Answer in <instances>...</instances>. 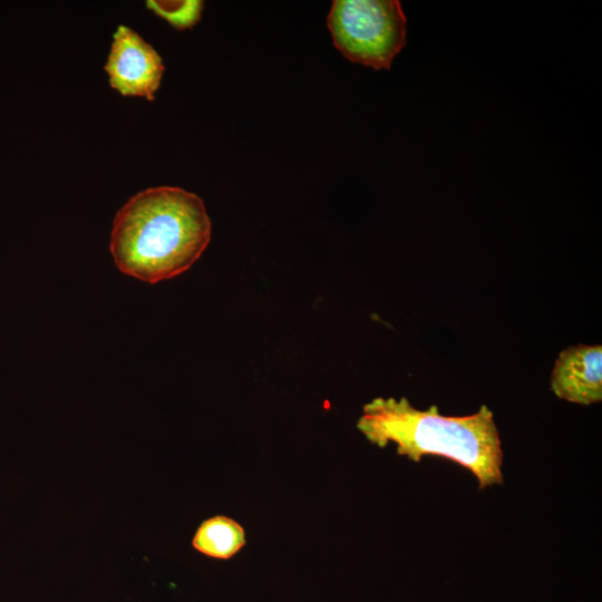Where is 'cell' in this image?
I'll use <instances>...</instances> for the list:
<instances>
[{"instance_id":"6da1fadb","label":"cell","mask_w":602,"mask_h":602,"mask_svg":"<svg viewBox=\"0 0 602 602\" xmlns=\"http://www.w3.org/2000/svg\"><path fill=\"white\" fill-rule=\"evenodd\" d=\"M211 233L198 195L157 186L135 194L117 212L109 249L119 271L153 284L187 271L208 245Z\"/></svg>"},{"instance_id":"7a4b0ae2","label":"cell","mask_w":602,"mask_h":602,"mask_svg":"<svg viewBox=\"0 0 602 602\" xmlns=\"http://www.w3.org/2000/svg\"><path fill=\"white\" fill-rule=\"evenodd\" d=\"M357 428L378 447L418 463L426 455L448 458L467 468L479 488L503 483V450L493 411L485 405L469 416H444L437 406L415 408L407 398H375L362 408Z\"/></svg>"},{"instance_id":"3957f363","label":"cell","mask_w":602,"mask_h":602,"mask_svg":"<svg viewBox=\"0 0 602 602\" xmlns=\"http://www.w3.org/2000/svg\"><path fill=\"white\" fill-rule=\"evenodd\" d=\"M328 28L347 59L376 70L390 69L406 45L407 21L397 0H334Z\"/></svg>"},{"instance_id":"277c9868","label":"cell","mask_w":602,"mask_h":602,"mask_svg":"<svg viewBox=\"0 0 602 602\" xmlns=\"http://www.w3.org/2000/svg\"><path fill=\"white\" fill-rule=\"evenodd\" d=\"M164 69L162 57L153 46L133 29L117 27L105 65L111 88L123 96L154 100Z\"/></svg>"},{"instance_id":"5b68a950","label":"cell","mask_w":602,"mask_h":602,"mask_svg":"<svg viewBox=\"0 0 602 602\" xmlns=\"http://www.w3.org/2000/svg\"><path fill=\"white\" fill-rule=\"evenodd\" d=\"M560 399L588 406L602 400V347L576 344L560 352L551 375Z\"/></svg>"},{"instance_id":"8992f818","label":"cell","mask_w":602,"mask_h":602,"mask_svg":"<svg viewBox=\"0 0 602 602\" xmlns=\"http://www.w3.org/2000/svg\"><path fill=\"white\" fill-rule=\"evenodd\" d=\"M245 543L242 525L225 515H215L203 521L192 538L195 551L215 560L233 557Z\"/></svg>"},{"instance_id":"52a82bcc","label":"cell","mask_w":602,"mask_h":602,"mask_svg":"<svg viewBox=\"0 0 602 602\" xmlns=\"http://www.w3.org/2000/svg\"><path fill=\"white\" fill-rule=\"evenodd\" d=\"M146 7L178 30L194 27L201 19L204 2L200 0H148Z\"/></svg>"}]
</instances>
